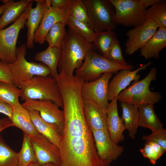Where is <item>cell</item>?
<instances>
[{
    "label": "cell",
    "mask_w": 166,
    "mask_h": 166,
    "mask_svg": "<svg viewBox=\"0 0 166 166\" xmlns=\"http://www.w3.org/2000/svg\"><path fill=\"white\" fill-rule=\"evenodd\" d=\"M59 148L62 159L98 156L92 131L86 121L65 123Z\"/></svg>",
    "instance_id": "1"
},
{
    "label": "cell",
    "mask_w": 166,
    "mask_h": 166,
    "mask_svg": "<svg viewBox=\"0 0 166 166\" xmlns=\"http://www.w3.org/2000/svg\"><path fill=\"white\" fill-rule=\"evenodd\" d=\"M89 42L69 29L61 45V55L58 69L69 77L73 76L75 70L82 64L87 53L93 49Z\"/></svg>",
    "instance_id": "2"
},
{
    "label": "cell",
    "mask_w": 166,
    "mask_h": 166,
    "mask_svg": "<svg viewBox=\"0 0 166 166\" xmlns=\"http://www.w3.org/2000/svg\"><path fill=\"white\" fill-rule=\"evenodd\" d=\"M21 100H50L63 108L60 89L55 78L49 76H35L20 88Z\"/></svg>",
    "instance_id": "3"
},
{
    "label": "cell",
    "mask_w": 166,
    "mask_h": 166,
    "mask_svg": "<svg viewBox=\"0 0 166 166\" xmlns=\"http://www.w3.org/2000/svg\"><path fill=\"white\" fill-rule=\"evenodd\" d=\"M156 67L151 68L148 74L143 79L134 81L132 85L118 95L117 100L132 104L138 107L143 104H154L162 99L160 93L151 91L150 85L152 81L156 80Z\"/></svg>",
    "instance_id": "4"
},
{
    "label": "cell",
    "mask_w": 166,
    "mask_h": 166,
    "mask_svg": "<svg viewBox=\"0 0 166 166\" xmlns=\"http://www.w3.org/2000/svg\"><path fill=\"white\" fill-rule=\"evenodd\" d=\"M26 50L24 44L17 47L15 61L8 64L12 74V83L20 89L34 76L50 75L49 69L44 64L29 62L26 60Z\"/></svg>",
    "instance_id": "5"
},
{
    "label": "cell",
    "mask_w": 166,
    "mask_h": 166,
    "mask_svg": "<svg viewBox=\"0 0 166 166\" xmlns=\"http://www.w3.org/2000/svg\"><path fill=\"white\" fill-rule=\"evenodd\" d=\"M133 68L130 65H124L113 62L93 50L87 53L82 64L75 72L76 76L88 81L99 78L105 73H113L124 69Z\"/></svg>",
    "instance_id": "6"
},
{
    "label": "cell",
    "mask_w": 166,
    "mask_h": 166,
    "mask_svg": "<svg viewBox=\"0 0 166 166\" xmlns=\"http://www.w3.org/2000/svg\"><path fill=\"white\" fill-rule=\"evenodd\" d=\"M87 10L89 24L95 32L116 28L114 10L109 0H83Z\"/></svg>",
    "instance_id": "7"
},
{
    "label": "cell",
    "mask_w": 166,
    "mask_h": 166,
    "mask_svg": "<svg viewBox=\"0 0 166 166\" xmlns=\"http://www.w3.org/2000/svg\"><path fill=\"white\" fill-rule=\"evenodd\" d=\"M32 0L20 17L8 27L0 30V60L8 64L16 59V44L19 33L24 27L32 7Z\"/></svg>",
    "instance_id": "8"
},
{
    "label": "cell",
    "mask_w": 166,
    "mask_h": 166,
    "mask_svg": "<svg viewBox=\"0 0 166 166\" xmlns=\"http://www.w3.org/2000/svg\"><path fill=\"white\" fill-rule=\"evenodd\" d=\"M109 1L114 9L116 25L134 27L143 24L147 19V9L142 6L139 0Z\"/></svg>",
    "instance_id": "9"
},
{
    "label": "cell",
    "mask_w": 166,
    "mask_h": 166,
    "mask_svg": "<svg viewBox=\"0 0 166 166\" xmlns=\"http://www.w3.org/2000/svg\"><path fill=\"white\" fill-rule=\"evenodd\" d=\"M21 105L28 110L38 111L41 117L51 125L62 136L64 128V114L58 105L50 100H26Z\"/></svg>",
    "instance_id": "10"
},
{
    "label": "cell",
    "mask_w": 166,
    "mask_h": 166,
    "mask_svg": "<svg viewBox=\"0 0 166 166\" xmlns=\"http://www.w3.org/2000/svg\"><path fill=\"white\" fill-rule=\"evenodd\" d=\"M113 73H105L95 81H85L81 89L83 99L93 102L107 112L109 104L108 97V84Z\"/></svg>",
    "instance_id": "11"
},
{
    "label": "cell",
    "mask_w": 166,
    "mask_h": 166,
    "mask_svg": "<svg viewBox=\"0 0 166 166\" xmlns=\"http://www.w3.org/2000/svg\"><path fill=\"white\" fill-rule=\"evenodd\" d=\"M45 1V7L43 17L34 37V42L40 44L44 43L46 34L54 25L58 22L67 25L69 16L68 6L62 9L55 8L51 6V0Z\"/></svg>",
    "instance_id": "12"
},
{
    "label": "cell",
    "mask_w": 166,
    "mask_h": 166,
    "mask_svg": "<svg viewBox=\"0 0 166 166\" xmlns=\"http://www.w3.org/2000/svg\"><path fill=\"white\" fill-rule=\"evenodd\" d=\"M158 28L152 19L147 18L142 24L127 31L126 34L128 39L125 43V53L131 55L139 50L153 35Z\"/></svg>",
    "instance_id": "13"
},
{
    "label": "cell",
    "mask_w": 166,
    "mask_h": 166,
    "mask_svg": "<svg viewBox=\"0 0 166 166\" xmlns=\"http://www.w3.org/2000/svg\"><path fill=\"white\" fill-rule=\"evenodd\" d=\"M30 138L36 163L39 165L52 163L56 166H60L61 156L58 147L40 134L37 136Z\"/></svg>",
    "instance_id": "14"
},
{
    "label": "cell",
    "mask_w": 166,
    "mask_h": 166,
    "mask_svg": "<svg viewBox=\"0 0 166 166\" xmlns=\"http://www.w3.org/2000/svg\"><path fill=\"white\" fill-rule=\"evenodd\" d=\"M92 131L100 158L109 163L116 160L123 152V147L113 141L107 130Z\"/></svg>",
    "instance_id": "15"
},
{
    "label": "cell",
    "mask_w": 166,
    "mask_h": 166,
    "mask_svg": "<svg viewBox=\"0 0 166 166\" xmlns=\"http://www.w3.org/2000/svg\"><path fill=\"white\" fill-rule=\"evenodd\" d=\"M151 64L152 62L149 61L133 71L129 69L120 70L109 82L108 89L109 101H111L114 97H117L119 94L125 89L132 81L138 80L140 77L138 72L146 69V68Z\"/></svg>",
    "instance_id": "16"
},
{
    "label": "cell",
    "mask_w": 166,
    "mask_h": 166,
    "mask_svg": "<svg viewBox=\"0 0 166 166\" xmlns=\"http://www.w3.org/2000/svg\"><path fill=\"white\" fill-rule=\"evenodd\" d=\"M117 101V97L111 101L106 112L107 130L111 138L117 144L124 140L123 132L126 129L122 118L118 115Z\"/></svg>",
    "instance_id": "17"
},
{
    "label": "cell",
    "mask_w": 166,
    "mask_h": 166,
    "mask_svg": "<svg viewBox=\"0 0 166 166\" xmlns=\"http://www.w3.org/2000/svg\"><path fill=\"white\" fill-rule=\"evenodd\" d=\"M86 121L91 130H107L106 112L93 102L83 100Z\"/></svg>",
    "instance_id": "18"
},
{
    "label": "cell",
    "mask_w": 166,
    "mask_h": 166,
    "mask_svg": "<svg viewBox=\"0 0 166 166\" xmlns=\"http://www.w3.org/2000/svg\"><path fill=\"white\" fill-rule=\"evenodd\" d=\"M34 1L36 2V6L30 10L25 23L27 28L26 45L30 49L34 48V35L40 25L46 6L45 0Z\"/></svg>",
    "instance_id": "19"
},
{
    "label": "cell",
    "mask_w": 166,
    "mask_h": 166,
    "mask_svg": "<svg viewBox=\"0 0 166 166\" xmlns=\"http://www.w3.org/2000/svg\"><path fill=\"white\" fill-rule=\"evenodd\" d=\"M166 46V27L159 28L153 35L139 49L145 59H158L160 51Z\"/></svg>",
    "instance_id": "20"
},
{
    "label": "cell",
    "mask_w": 166,
    "mask_h": 166,
    "mask_svg": "<svg viewBox=\"0 0 166 166\" xmlns=\"http://www.w3.org/2000/svg\"><path fill=\"white\" fill-rule=\"evenodd\" d=\"M11 120L13 126L20 129L30 137L39 135L32 122L29 111L19 102L13 107Z\"/></svg>",
    "instance_id": "21"
},
{
    "label": "cell",
    "mask_w": 166,
    "mask_h": 166,
    "mask_svg": "<svg viewBox=\"0 0 166 166\" xmlns=\"http://www.w3.org/2000/svg\"><path fill=\"white\" fill-rule=\"evenodd\" d=\"M32 122L37 131L59 148L61 136L50 124L44 121L39 112L34 110H28Z\"/></svg>",
    "instance_id": "22"
},
{
    "label": "cell",
    "mask_w": 166,
    "mask_h": 166,
    "mask_svg": "<svg viewBox=\"0 0 166 166\" xmlns=\"http://www.w3.org/2000/svg\"><path fill=\"white\" fill-rule=\"evenodd\" d=\"M32 0L14 2L8 0V4L0 18V30L15 22L26 10Z\"/></svg>",
    "instance_id": "23"
},
{
    "label": "cell",
    "mask_w": 166,
    "mask_h": 166,
    "mask_svg": "<svg viewBox=\"0 0 166 166\" xmlns=\"http://www.w3.org/2000/svg\"><path fill=\"white\" fill-rule=\"evenodd\" d=\"M122 114L121 118L130 138H135L139 127V111L138 107L132 104L121 102Z\"/></svg>",
    "instance_id": "24"
},
{
    "label": "cell",
    "mask_w": 166,
    "mask_h": 166,
    "mask_svg": "<svg viewBox=\"0 0 166 166\" xmlns=\"http://www.w3.org/2000/svg\"><path fill=\"white\" fill-rule=\"evenodd\" d=\"M154 104H143L138 106L139 126L150 129L152 132L163 128L154 109Z\"/></svg>",
    "instance_id": "25"
},
{
    "label": "cell",
    "mask_w": 166,
    "mask_h": 166,
    "mask_svg": "<svg viewBox=\"0 0 166 166\" xmlns=\"http://www.w3.org/2000/svg\"><path fill=\"white\" fill-rule=\"evenodd\" d=\"M61 48L49 46L45 50L37 53L35 60L42 62L49 69L50 75L54 78L58 74V66L61 55Z\"/></svg>",
    "instance_id": "26"
},
{
    "label": "cell",
    "mask_w": 166,
    "mask_h": 166,
    "mask_svg": "<svg viewBox=\"0 0 166 166\" xmlns=\"http://www.w3.org/2000/svg\"><path fill=\"white\" fill-rule=\"evenodd\" d=\"M116 38V33L113 30L96 31L93 44L94 47L105 57Z\"/></svg>",
    "instance_id": "27"
},
{
    "label": "cell",
    "mask_w": 166,
    "mask_h": 166,
    "mask_svg": "<svg viewBox=\"0 0 166 166\" xmlns=\"http://www.w3.org/2000/svg\"><path fill=\"white\" fill-rule=\"evenodd\" d=\"M146 18L152 19L159 28L166 27V1L160 0L146 10Z\"/></svg>",
    "instance_id": "28"
},
{
    "label": "cell",
    "mask_w": 166,
    "mask_h": 166,
    "mask_svg": "<svg viewBox=\"0 0 166 166\" xmlns=\"http://www.w3.org/2000/svg\"><path fill=\"white\" fill-rule=\"evenodd\" d=\"M67 25L69 29L88 42L92 43L94 41L95 32L89 24L78 20L69 15Z\"/></svg>",
    "instance_id": "29"
},
{
    "label": "cell",
    "mask_w": 166,
    "mask_h": 166,
    "mask_svg": "<svg viewBox=\"0 0 166 166\" xmlns=\"http://www.w3.org/2000/svg\"><path fill=\"white\" fill-rule=\"evenodd\" d=\"M20 89L12 83L0 81V99L13 107L19 102Z\"/></svg>",
    "instance_id": "30"
},
{
    "label": "cell",
    "mask_w": 166,
    "mask_h": 166,
    "mask_svg": "<svg viewBox=\"0 0 166 166\" xmlns=\"http://www.w3.org/2000/svg\"><path fill=\"white\" fill-rule=\"evenodd\" d=\"M36 163V158L32 145L30 138L24 133L22 147L18 152V166H28Z\"/></svg>",
    "instance_id": "31"
},
{
    "label": "cell",
    "mask_w": 166,
    "mask_h": 166,
    "mask_svg": "<svg viewBox=\"0 0 166 166\" xmlns=\"http://www.w3.org/2000/svg\"><path fill=\"white\" fill-rule=\"evenodd\" d=\"M65 24L58 22L50 29L45 37L49 46L61 48L62 41L66 33Z\"/></svg>",
    "instance_id": "32"
},
{
    "label": "cell",
    "mask_w": 166,
    "mask_h": 166,
    "mask_svg": "<svg viewBox=\"0 0 166 166\" xmlns=\"http://www.w3.org/2000/svg\"><path fill=\"white\" fill-rule=\"evenodd\" d=\"M18 152L8 145L0 134V166H18Z\"/></svg>",
    "instance_id": "33"
},
{
    "label": "cell",
    "mask_w": 166,
    "mask_h": 166,
    "mask_svg": "<svg viewBox=\"0 0 166 166\" xmlns=\"http://www.w3.org/2000/svg\"><path fill=\"white\" fill-rule=\"evenodd\" d=\"M166 151L157 143L151 141H146L144 148L140 149L143 156L148 158L153 165L156 164L157 160Z\"/></svg>",
    "instance_id": "34"
},
{
    "label": "cell",
    "mask_w": 166,
    "mask_h": 166,
    "mask_svg": "<svg viewBox=\"0 0 166 166\" xmlns=\"http://www.w3.org/2000/svg\"><path fill=\"white\" fill-rule=\"evenodd\" d=\"M68 8L69 15L78 20L89 24L87 10L83 0H70Z\"/></svg>",
    "instance_id": "35"
},
{
    "label": "cell",
    "mask_w": 166,
    "mask_h": 166,
    "mask_svg": "<svg viewBox=\"0 0 166 166\" xmlns=\"http://www.w3.org/2000/svg\"><path fill=\"white\" fill-rule=\"evenodd\" d=\"M105 57L118 64L124 65L128 64L123 57L121 45L117 37L114 40Z\"/></svg>",
    "instance_id": "36"
},
{
    "label": "cell",
    "mask_w": 166,
    "mask_h": 166,
    "mask_svg": "<svg viewBox=\"0 0 166 166\" xmlns=\"http://www.w3.org/2000/svg\"><path fill=\"white\" fill-rule=\"evenodd\" d=\"M142 139L155 142L166 150V130L164 128L152 132L150 135L144 136Z\"/></svg>",
    "instance_id": "37"
},
{
    "label": "cell",
    "mask_w": 166,
    "mask_h": 166,
    "mask_svg": "<svg viewBox=\"0 0 166 166\" xmlns=\"http://www.w3.org/2000/svg\"><path fill=\"white\" fill-rule=\"evenodd\" d=\"M0 81L12 83V74L8 64L1 61H0Z\"/></svg>",
    "instance_id": "38"
},
{
    "label": "cell",
    "mask_w": 166,
    "mask_h": 166,
    "mask_svg": "<svg viewBox=\"0 0 166 166\" xmlns=\"http://www.w3.org/2000/svg\"><path fill=\"white\" fill-rule=\"evenodd\" d=\"M13 107L4 101L0 99V113L6 115L11 119Z\"/></svg>",
    "instance_id": "39"
},
{
    "label": "cell",
    "mask_w": 166,
    "mask_h": 166,
    "mask_svg": "<svg viewBox=\"0 0 166 166\" xmlns=\"http://www.w3.org/2000/svg\"><path fill=\"white\" fill-rule=\"evenodd\" d=\"M70 0H51V6L54 8L62 9L68 6Z\"/></svg>",
    "instance_id": "40"
},
{
    "label": "cell",
    "mask_w": 166,
    "mask_h": 166,
    "mask_svg": "<svg viewBox=\"0 0 166 166\" xmlns=\"http://www.w3.org/2000/svg\"><path fill=\"white\" fill-rule=\"evenodd\" d=\"M12 126H13V123L7 117L0 119V133L6 128Z\"/></svg>",
    "instance_id": "41"
},
{
    "label": "cell",
    "mask_w": 166,
    "mask_h": 166,
    "mask_svg": "<svg viewBox=\"0 0 166 166\" xmlns=\"http://www.w3.org/2000/svg\"><path fill=\"white\" fill-rule=\"evenodd\" d=\"M160 0H139L142 6L146 9L151 6L154 4L159 1Z\"/></svg>",
    "instance_id": "42"
},
{
    "label": "cell",
    "mask_w": 166,
    "mask_h": 166,
    "mask_svg": "<svg viewBox=\"0 0 166 166\" xmlns=\"http://www.w3.org/2000/svg\"><path fill=\"white\" fill-rule=\"evenodd\" d=\"M8 0H2L3 4L0 5V16L3 13L8 4Z\"/></svg>",
    "instance_id": "43"
},
{
    "label": "cell",
    "mask_w": 166,
    "mask_h": 166,
    "mask_svg": "<svg viewBox=\"0 0 166 166\" xmlns=\"http://www.w3.org/2000/svg\"><path fill=\"white\" fill-rule=\"evenodd\" d=\"M28 166H56L52 163H48L44 165H39L37 163H32L30 164Z\"/></svg>",
    "instance_id": "44"
},
{
    "label": "cell",
    "mask_w": 166,
    "mask_h": 166,
    "mask_svg": "<svg viewBox=\"0 0 166 166\" xmlns=\"http://www.w3.org/2000/svg\"><path fill=\"white\" fill-rule=\"evenodd\" d=\"M0 61H1L0 60Z\"/></svg>",
    "instance_id": "45"
}]
</instances>
